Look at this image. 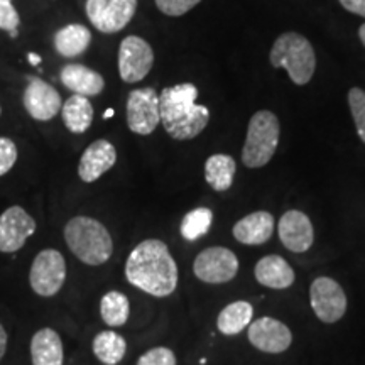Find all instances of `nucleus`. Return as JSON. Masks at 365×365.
<instances>
[{
    "mask_svg": "<svg viewBox=\"0 0 365 365\" xmlns=\"http://www.w3.org/2000/svg\"><path fill=\"white\" fill-rule=\"evenodd\" d=\"M196 97L198 88L193 83L168 86L159 93L161 124L173 139H195L208 125V108L196 103Z\"/></svg>",
    "mask_w": 365,
    "mask_h": 365,
    "instance_id": "obj_2",
    "label": "nucleus"
},
{
    "mask_svg": "<svg viewBox=\"0 0 365 365\" xmlns=\"http://www.w3.org/2000/svg\"><path fill=\"white\" fill-rule=\"evenodd\" d=\"M117 163V149L110 140L98 139L91 143L81 154L78 176L83 182H95Z\"/></svg>",
    "mask_w": 365,
    "mask_h": 365,
    "instance_id": "obj_16",
    "label": "nucleus"
},
{
    "mask_svg": "<svg viewBox=\"0 0 365 365\" xmlns=\"http://www.w3.org/2000/svg\"><path fill=\"white\" fill-rule=\"evenodd\" d=\"M91 33L86 26L68 24L54 33L53 44L59 56L76 58L90 48Z\"/></svg>",
    "mask_w": 365,
    "mask_h": 365,
    "instance_id": "obj_21",
    "label": "nucleus"
},
{
    "mask_svg": "<svg viewBox=\"0 0 365 365\" xmlns=\"http://www.w3.org/2000/svg\"><path fill=\"white\" fill-rule=\"evenodd\" d=\"M17 163V145L11 137L0 135V176H6Z\"/></svg>",
    "mask_w": 365,
    "mask_h": 365,
    "instance_id": "obj_31",
    "label": "nucleus"
},
{
    "mask_svg": "<svg viewBox=\"0 0 365 365\" xmlns=\"http://www.w3.org/2000/svg\"><path fill=\"white\" fill-rule=\"evenodd\" d=\"M112 115H113V110H107V112L103 113V117H105V118H108V117H112Z\"/></svg>",
    "mask_w": 365,
    "mask_h": 365,
    "instance_id": "obj_37",
    "label": "nucleus"
},
{
    "mask_svg": "<svg viewBox=\"0 0 365 365\" xmlns=\"http://www.w3.org/2000/svg\"><path fill=\"white\" fill-rule=\"evenodd\" d=\"M29 59H31V63H33V65H39V63H41V58H38V56H36V54H33V53L29 54Z\"/></svg>",
    "mask_w": 365,
    "mask_h": 365,
    "instance_id": "obj_36",
    "label": "nucleus"
},
{
    "mask_svg": "<svg viewBox=\"0 0 365 365\" xmlns=\"http://www.w3.org/2000/svg\"><path fill=\"white\" fill-rule=\"evenodd\" d=\"M341 7L349 12L357 14L360 17H365V0H339Z\"/></svg>",
    "mask_w": 365,
    "mask_h": 365,
    "instance_id": "obj_33",
    "label": "nucleus"
},
{
    "mask_svg": "<svg viewBox=\"0 0 365 365\" xmlns=\"http://www.w3.org/2000/svg\"><path fill=\"white\" fill-rule=\"evenodd\" d=\"M36 220L19 205L9 207L0 215V252L16 254L34 235Z\"/></svg>",
    "mask_w": 365,
    "mask_h": 365,
    "instance_id": "obj_12",
    "label": "nucleus"
},
{
    "mask_svg": "<svg viewBox=\"0 0 365 365\" xmlns=\"http://www.w3.org/2000/svg\"><path fill=\"white\" fill-rule=\"evenodd\" d=\"M154 65V51L139 36H127L118 46V75L125 83H137L149 75Z\"/></svg>",
    "mask_w": 365,
    "mask_h": 365,
    "instance_id": "obj_11",
    "label": "nucleus"
},
{
    "mask_svg": "<svg viewBox=\"0 0 365 365\" xmlns=\"http://www.w3.org/2000/svg\"><path fill=\"white\" fill-rule=\"evenodd\" d=\"M137 0H86L85 12L91 26L103 34H115L129 24Z\"/></svg>",
    "mask_w": 365,
    "mask_h": 365,
    "instance_id": "obj_8",
    "label": "nucleus"
},
{
    "mask_svg": "<svg viewBox=\"0 0 365 365\" xmlns=\"http://www.w3.org/2000/svg\"><path fill=\"white\" fill-rule=\"evenodd\" d=\"M125 277L137 289L154 298H166L178 286V266L168 245L159 239L135 245L125 262Z\"/></svg>",
    "mask_w": 365,
    "mask_h": 365,
    "instance_id": "obj_1",
    "label": "nucleus"
},
{
    "mask_svg": "<svg viewBox=\"0 0 365 365\" xmlns=\"http://www.w3.org/2000/svg\"><path fill=\"white\" fill-rule=\"evenodd\" d=\"M127 125L137 135H149L161 124L159 93L154 88L132 90L127 98Z\"/></svg>",
    "mask_w": 365,
    "mask_h": 365,
    "instance_id": "obj_10",
    "label": "nucleus"
},
{
    "mask_svg": "<svg viewBox=\"0 0 365 365\" xmlns=\"http://www.w3.org/2000/svg\"><path fill=\"white\" fill-rule=\"evenodd\" d=\"M0 115H2V105H0Z\"/></svg>",
    "mask_w": 365,
    "mask_h": 365,
    "instance_id": "obj_38",
    "label": "nucleus"
},
{
    "mask_svg": "<svg viewBox=\"0 0 365 365\" xmlns=\"http://www.w3.org/2000/svg\"><path fill=\"white\" fill-rule=\"evenodd\" d=\"M235 240L244 245H262L274 234V217L269 212H254L240 218L232 228Z\"/></svg>",
    "mask_w": 365,
    "mask_h": 365,
    "instance_id": "obj_17",
    "label": "nucleus"
},
{
    "mask_svg": "<svg viewBox=\"0 0 365 365\" xmlns=\"http://www.w3.org/2000/svg\"><path fill=\"white\" fill-rule=\"evenodd\" d=\"M91 349H93L95 357L103 365H117L125 357L127 341L117 331L103 330L95 335Z\"/></svg>",
    "mask_w": 365,
    "mask_h": 365,
    "instance_id": "obj_25",
    "label": "nucleus"
},
{
    "mask_svg": "<svg viewBox=\"0 0 365 365\" xmlns=\"http://www.w3.org/2000/svg\"><path fill=\"white\" fill-rule=\"evenodd\" d=\"M68 249L86 266H102L112 257L113 240L110 232L97 218L73 217L63 230Z\"/></svg>",
    "mask_w": 365,
    "mask_h": 365,
    "instance_id": "obj_3",
    "label": "nucleus"
},
{
    "mask_svg": "<svg viewBox=\"0 0 365 365\" xmlns=\"http://www.w3.org/2000/svg\"><path fill=\"white\" fill-rule=\"evenodd\" d=\"M100 317L110 328L124 327L130 317L129 298L120 291H108L100 301Z\"/></svg>",
    "mask_w": 365,
    "mask_h": 365,
    "instance_id": "obj_26",
    "label": "nucleus"
},
{
    "mask_svg": "<svg viewBox=\"0 0 365 365\" xmlns=\"http://www.w3.org/2000/svg\"><path fill=\"white\" fill-rule=\"evenodd\" d=\"M21 24V17L12 0H0V29L7 31L11 38L17 36V27Z\"/></svg>",
    "mask_w": 365,
    "mask_h": 365,
    "instance_id": "obj_30",
    "label": "nucleus"
},
{
    "mask_svg": "<svg viewBox=\"0 0 365 365\" xmlns=\"http://www.w3.org/2000/svg\"><path fill=\"white\" fill-rule=\"evenodd\" d=\"M212 222H213V213L210 208L198 207L191 210V212L186 213L180 225L181 237L190 242L202 239L203 235L208 234L210 227H212Z\"/></svg>",
    "mask_w": 365,
    "mask_h": 365,
    "instance_id": "obj_27",
    "label": "nucleus"
},
{
    "mask_svg": "<svg viewBox=\"0 0 365 365\" xmlns=\"http://www.w3.org/2000/svg\"><path fill=\"white\" fill-rule=\"evenodd\" d=\"M247 336L255 349L266 354H282L293 344V333L287 325L271 317L250 322Z\"/></svg>",
    "mask_w": 365,
    "mask_h": 365,
    "instance_id": "obj_14",
    "label": "nucleus"
},
{
    "mask_svg": "<svg viewBox=\"0 0 365 365\" xmlns=\"http://www.w3.org/2000/svg\"><path fill=\"white\" fill-rule=\"evenodd\" d=\"M176 355L168 346H154L140 355L135 365H176Z\"/></svg>",
    "mask_w": 365,
    "mask_h": 365,
    "instance_id": "obj_29",
    "label": "nucleus"
},
{
    "mask_svg": "<svg viewBox=\"0 0 365 365\" xmlns=\"http://www.w3.org/2000/svg\"><path fill=\"white\" fill-rule=\"evenodd\" d=\"M237 164L228 154H213L205 163V180L215 191H227L234 185Z\"/></svg>",
    "mask_w": 365,
    "mask_h": 365,
    "instance_id": "obj_24",
    "label": "nucleus"
},
{
    "mask_svg": "<svg viewBox=\"0 0 365 365\" xmlns=\"http://www.w3.org/2000/svg\"><path fill=\"white\" fill-rule=\"evenodd\" d=\"M269 61L287 71L294 85L309 83L317 70V54L309 41L298 33H284L274 41Z\"/></svg>",
    "mask_w": 365,
    "mask_h": 365,
    "instance_id": "obj_4",
    "label": "nucleus"
},
{
    "mask_svg": "<svg viewBox=\"0 0 365 365\" xmlns=\"http://www.w3.org/2000/svg\"><path fill=\"white\" fill-rule=\"evenodd\" d=\"M31 362L33 365H63L65 350L59 333L53 328H41L31 339Z\"/></svg>",
    "mask_w": 365,
    "mask_h": 365,
    "instance_id": "obj_19",
    "label": "nucleus"
},
{
    "mask_svg": "<svg viewBox=\"0 0 365 365\" xmlns=\"http://www.w3.org/2000/svg\"><path fill=\"white\" fill-rule=\"evenodd\" d=\"M63 124L71 134H85L93 122V105L88 97L73 93L61 107Z\"/></svg>",
    "mask_w": 365,
    "mask_h": 365,
    "instance_id": "obj_22",
    "label": "nucleus"
},
{
    "mask_svg": "<svg viewBox=\"0 0 365 365\" xmlns=\"http://www.w3.org/2000/svg\"><path fill=\"white\" fill-rule=\"evenodd\" d=\"M359 38H360V41H362V44L365 46V24L360 26V29H359Z\"/></svg>",
    "mask_w": 365,
    "mask_h": 365,
    "instance_id": "obj_35",
    "label": "nucleus"
},
{
    "mask_svg": "<svg viewBox=\"0 0 365 365\" xmlns=\"http://www.w3.org/2000/svg\"><path fill=\"white\" fill-rule=\"evenodd\" d=\"M7 345H9V335H7L6 328H4L2 323H0V362H2V359L6 357Z\"/></svg>",
    "mask_w": 365,
    "mask_h": 365,
    "instance_id": "obj_34",
    "label": "nucleus"
},
{
    "mask_svg": "<svg viewBox=\"0 0 365 365\" xmlns=\"http://www.w3.org/2000/svg\"><path fill=\"white\" fill-rule=\"evenodd\" d=\"M66 281V261L56 249L38 252L29 269V284L41 298H53Z\"/></svg>",
    "mask_w": 365,
    "mask_h": 365,
    "instance_id": "obj_6",
    "label": "nucleus"
},
{
    "mask_svg": "<svg viewBox=\"0 0 365 365\" xmlns=\"http://www.w3.org/2000/svg\"><path fill=\"white\" fill-rule=\"evenodd\" d=\"M254 274L259 284L271 287V289H286L296 279L293 267L281 255H266V257H262L261 261L255 264Z\"/></svg>",
    "mask_w": 365,
    "mask_h": 365,
    "instance_id": "obj_20",
    "label": "nucleus"
},
{
    "mask_svg": "<svg viewBox=\"0 0 365 365\" xmlns=\"http://www.w3.org/2000/svg\"><path fill=\"white\" fill-rule=\"evenodd\" d=\"M279 134V120L272 112H255L247 127V137L242 149V163L252 170L266 166L276 153Z\"/></svg>",
    "mask_w": 365,
    "mask_h": 365,
    "instance_id": "obj_5",
    "label": "nucleus"
},
{
    "mask_svg": "<svg viewBox=\"0 0 365 365\" xmlns=\"http://www.w3.org/2000/svg\"><path fill=\"white\" fill-rule=\"evenodd\" d=\"M59 80L68 90L83 97H97L105 88V80L98 71L85 65H66L59 73Z\"/></svg>",
    "mask_w": 365,
    "mask_h": 365,
    "instance_id": "obj_18",
    "label": "nucleus"
},
{
    "mask_svg": "<svg viewBox=\"0 0 365 365\" xmlns=\"http://www.w3.org/2000/svg\"><path fill=\"white\" fill-rule=\"evenodd\" d=\"M309 304L319 322L331 325L344 318L346 312L345 291L331 277L319 276L309 286Z\"/></svg>",
    "mask_w": 365,
    "mask_h": 365,
    "instance_id": "obj_9",
    "label": "nucleus"
},
{
    "mask_svg": "<svg viewBox=\"0 0 365 365\" xmlns=\"http://www.w3.org/2000/svg\"><path fill=\"white\" fill-rule=\"evenodd\" d=\"M193 272L200 281L207 284H225L239 272V259L230 249L213 245L196 255Z\"/></svg>",
    "mask_w": 365,
    "mask_h": 365,
    "instance_id": "obj_7",
    "label": "nucleus"
},
{
    "mask_svg": "<svg viewBox=\"0 0 365 365\" xmlns=\"http://www.w3.org/2000/svg\"><path fill=\"white\" fill-rule=\"evenodd\" d=\"M22 102H24L26 112L38 122L53 120L63 107L61 95L58 93V90L38 76H33L27 81Z\"/></svg>",
    "mask_w": 365,
    "mask_h": 365,
    "instance_id": "obj_13",
    "label": "nucleus"
},
{
    "mask_svg": "<svg viewBox=\"0 0 365 365\" xmlns=\"http://www.w3.org/2000/svg\"><path fill=\"white\" fill-rule=\"evenodd\" d=\"M277 234L281 244L294 254H303L309 250L314 242L313 223L307 213L299 210H289L277 223Z\"/></svg>",
    "mask_w": 365,
    "mask_h": 365,
    "instance_id": "obj_15",
    "label": "nucleus"
},
{
    "mask_svg": "<svg viewBox=\"0 0 365 365\" xmlns=\"http://www.w3.org/2000/svg\"><path fill=\"white\" fill-rule=\"evenodd\" d=\"M202 0H156V6L164 16L180 17L198 6Z\"/></svg>",
    "mask_w": 365,
    "mask_h": 365,
    "instance_id": "obj_32",
    "label": "nucleus"
},
{
    "mask_svg": "<svg viewBox=\"0 0 365 365\" xmlns=\"http://www.w3.org/2000/svg\"><path fill=\"white\" fill-rule=\"evenodd\" d=\"M254 317V308L249 301H234L225 307L217 318V328L222 335L234 336L244 331L250 325Z\"/></svg>",
    "mask_w": 365,
    "mask_h": 365,
    "instance_id": "obj_23",
    "label": "nucleus"
},
{
    "mask_svg": "<svg viewBox=\"0 0 365 365\" xmlns=\"http://www.w3.org/2000/svg\"><path fill=\"white\" fill-rule=\"evenodd\" d=\"M349 105L352 112L357 134L365 144V91L362 88H352L349 91Z\"/></svg>",
    "mask_w": 365,
    "mask_h": 365,
    "instance_id": "obj_28",
    "label": "nucleus"
}]
</instances>
